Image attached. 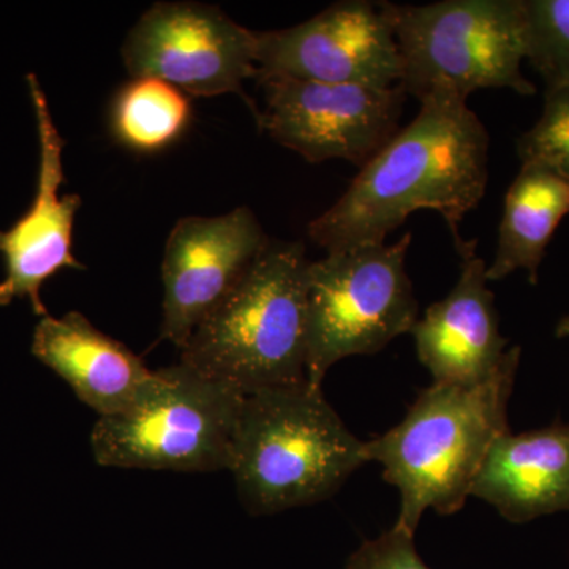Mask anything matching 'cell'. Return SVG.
Returning a JSON list of instances; mask_svg holds the SVG:
<instances>
[{"mask_svg": "<svg viewBox=\"0 0 569 569\" xmlns=\"http://www.w3.org/2000/svg\"><path fill=\"white\" fill-rule=\"evenodd\" d=\"M471 497L512 523L569 511V425L503 433L490 448Z\"/></svg>", "mask_w": 569, "mask_h": 569, "instance_id": "obj_15", "label": "cell"}, {"mask_svg": "<svg viewBox=\"0 0 569 569\" xmlns=\"http://www.w3.org/2000/svg\"><path fill=\"white\" fill-rule=\"evenodd\" d=\"M29 96L36 112L40 142L39 182L29 211L7 231H0V253L6 277L0 280V307L29 299L36 316H47L40 290L63 268L84 269L73 247L74 217L81 208L77 193L59 194L66 141L52 119L50 103L37 74H28Z\"/></svg>", "mask_w": 569, "mask_h": 569, "instance_id": "obj_12", "label": "cell"}, {"mask_svg": "<svg viewBox=\"0 0 569 569\" xmlns=\"http://www.w3.org/2000/svg\"><path fill=\"white\" fill-rule=\"evenodd\" d=\"M557 337L563 339V337H569V316L561 318L559 325H557Z\"/></svg>", "mask_w": 569, "mask_h": 569, "instance_id": "obj_21", "label": "cell"}, {"mask_svg": "<svg viewBox=\"0 0 569 569\" xmlns=\"http://www.w3.org/2000/svg\"><path fill=\"white\" fill-rule=\"evenodd\" d=\"M257 32L231 20L219 7L200 2H157L142 13L123 41L132 78H156L193 97L239 93L257 74Z\"/></svg>", "mask_w": 569, "mask_h": 569, "instance_id": "obj_8", "label": "cell"}, {"mask_svg": "<svg viewBox=\"0 0 569 569\" xmlns=\"http://www.w3.org/2000/svg\"><path fill=\"white\" fill-rule=\"evenodd\" d=\"M568 213L569 179L546 164L523 162L505 197L489 282L523 269L537 284L546 249Z\"/></svg>", "mask_w": 569, "mask_h": 569, "instance_id": "obj_16", "label": "cell"}, {"mask_svg": "<svg viewBox=\"0 0 569 569\" xmlns=\"http://www.w3.org/2000/svg\"><path fill=\"white\" fill-rule=\"evenodd\" d=\"M192 121V103L174 86L156 78H133L111 103V132L137 152H157L173 144Z\"/></svg>", "mask_w": 569, "mask_h": 569, "instance_id": "obj_17", "label": "cell"}, {"mask_svg": "<svg viewBox=\"0 0 569 569\" xmlns=\"http://www.w3.org/2000/svg\"><path fill=\"white\" fill-rule=\"evenodd\" d=\"M477 239H455L460 276L447 298L426 310L411 328L421 365L433 383L475 387L497 372L508 351L498 325L496 296Z\"/></svg>", "mask_w": 569, "mask_h": 569, "instance_id": "obj_13", "label": "cell"}, {"mask_svg": "<svg viewBox=\"0 0 569 569\" xmlns=\"http://www.w3.org/2000/svg\"><path fill=\"white\" fill-rule=\"evenodd\" d=\"M298 241H271L216 310L179 362L246 396L307 381V272Z\"/></svg>", "mask_w": 569, "mask_h": 569, "instance_id": "obj_4", "label": "cell"}, {"mask_svg": "<svg viewBox=\"0 0 569 569\" xmlns=\"http://www.w3.org/2000/svg\"><path fill=\"white\" fill-rule=\"evenodd\" d=\"M526 59L546 88L569 84V0H523Z\"/></svg>", "mask_w": 569, "mask_h": 569, "instance_id": "obj_18", "label": "cell"}, {"mask_svg": "<svg viewBox=\"0 0 569 569\" xmlns=\"http://www.w3.org/2000/svg\"><path fill=\"white\" fill-rule=\"evenodd\" d=\"M411 233L395 244L356 247L310 261L307 272V380L321 387L332 366L373 355L418 321L407 274Z\"/></svg>", "mask_w": 569, "mask_h": 569, "instance_id": "obj_7", "label": "cell"}, {"mask_svg": "<svg viewBox=\"0 0 569 569\" xmlns=\"http://www.w3.org/2000/svg\"><path fill=\"white\" fill-rule=\"evenodd\" d=\"M520 348H508L497 372L475 387L432 383L419 392L406 418L366 441L367 462L400 493L395 526L417 533L427 509L459 512L493 443L509 432L508 406Z\"/></svg>", "mask_w": 569, "mask_h": 569, "instance_id": "obj_2", "label": "cell"}, {"mask_svg": "<svg viewBox=\"0 0 569 569\" xmlns=\"http://www.w3.org/2000/svg\"><path fill=\"white\" fill-rule=\"evenodd\" d=\"M488 160V130L467 103L422 102L307 233L328 253L385 244L410 213L427 209L460 238L463 217L485 197Z\"/></svg>", "mask_w": 569, "mask_h": 569, "instance_id": "obj_1", "label": "cell"}, {"mask_svg": "<svg viewBox=\"0 0 569 569\" xmlns=\"http://www.w3.org/2000/svg\"><path fill=\"white\" fill-rule=\"evenodd\" d=\"M269 242L257 216L244 206L224 216L179 220L164 246L160 337L182 350Z\"/></svg>", "mask_w": 569, "mask_h": 569, "instance_id": "obj_11", "label": "cell"}, {"mask_svg": "<svg viewBox=\"0 0 569 569\" xmlns=\"http://www.w3.org/2000/svg\"><path fill=\"white\" fill-rule=\"evenodd\" d=\"M365 463L366 441L307 380L246 396L228 471L247 511L269 516L331 498Z\"/></svg>", "mask_w": 569, "mask_h": 569, "instance_id": "obj_3", "label": "cell"}, {"mask_svg": "<svg viewBox=\"0 0 569 569\" xmlns=\"http://www.w3.org/2000/svg\"><path fill=\"white\" fill-rule=\"evenodd\" d=\"M347 569H432L415 548V535L392 527L376 539L362 542L351 553Z\"/></svg>", "mask_w": 569, "mask_h": 569, "instance_id": "obj_20", "label": "cell"}, {"mask_svg": "<svg viewBox=\"0 0 569 569\" xmlns=\"http://www.w3.org/2000/svg\"><path fill=\"white\" fill-rule=\"evenodd\" d=\"M246 395L178 365L153 370L151 381L121 413L91 430L100 467L212 473L230 470Z\"/></svg>", "mask_w": 569, "mask_h": 569, "instance_id": "obj_6", "label": "cell"}, {"mask_svg": "<svg viewBox=\"0 0 569 569\" xmlns=\"http://www.w3.org/2000/svg\"><path fill=\"white\" fill-rule=\"evenodd\" d=\"M31 350L99 418L127 410L153 376L140 356L74 310L61 318L40 317Z\"/></svg>", "mask_w": 569, "mask_h": 569, "instance_id": "obj_14", "label": "cell"}, {"mask_svg": "<svg viewBox=\"0 0 569 569\" xmlns=\"http://www.w3.org/2000/svg\"><path fill=\"white\" fill-rule=\"evenodd\" d=\"M258 116L272 140L310 163L347 160L361 170L399 132L407 96L399 84L376 88L271 78L260 81Z\"/></svg>", "mask_w": 569, "mask_h": 569, "instance_id": "obj_9", "label": "cell"}, {"mask_svg": "<svg viewBox=\"0 0 569 569\" xmlns=\"http://www.w3.org/2000/svg\"><path fill=\"white\" fill-rule=\"evenodd\" d=\"M400 56L399 86L419 102L467 103L479 89L533 96L522 73L523 0H445L429 6L380 2Z\"/></svg>", "mask_w": 569, "mask_h": 569, "instance_id": "obj_5", "label": "cell"}, {"mask_svg": "<svg viewBox=\"0 0 569 569\" xmlns=\"http://www.w3.org/2000/svg\"><path fill=\"white\" fill-rule=\"evenodd\" d=\"M258 82L271 78L391 88L400 81L395 33L378 3L337 2L293 28L257 32Z\"/></svg>", "mask_w": 569, "mask_h": 569, "instance_id": "obj_10", "label": "cell"}, {"mask_svg": "<svg viewBox=\"0 0 569 569\" xmlns=\"http://www.w3.org/2000/svg\"><path fill=\"white\" fill-rule=\"evenodd\" d=\"M520 162H537L569 179V84L546 89L541 118L518 141Z\"/></svg>", "mask_w": 569, "mask_h": 569, "instance_id": "obj_19", "label": "cell"}]
</instances>
